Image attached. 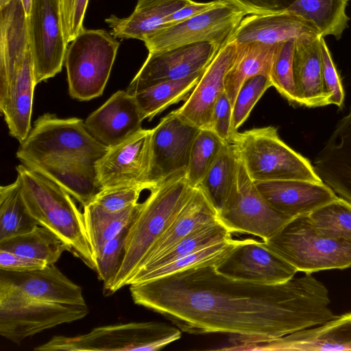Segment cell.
<instances>
[{"mask_svg":"<svg viewBox=\"0 0 351 351\" xmlns=\"http://www.w3.org/2000/svg\"><path fill=\"white\" fill-rule=\"evenodd\" d=\"M129 286L134 304L189 334L276 339L336 317L327 287L311 274L261 285L230 278L209 265Z\"/></svg>","mask_w":351,"mask_h":351,"instance_id":"6da1fadb","label":"cell"},{"mask_svg":"<svg viewBox=\"0 0 351 351\" xmlns=\"http://www.w3.org/2000/svg\"><path fill=\"white\" fill-rule=\"evenodd\" d=\"M195 188L189 184L184 171L149 190L150 194L140 203L128 228L123 262L107 291L108 294L129 285L153 244L171 224Z\"/></svg>","mask_w":351,"mask_h":351,"instance_id":"7a4b0ae2","label":"cell"},{"mask_svg":"<svg viewBox=\"0 0 351 351\" xmlns=\"http://www.w3.org/2000/svg\"><path fill=\"white\" fill-rule=\"evenodd\" d=\"M16 170L29 214L38 225L48 228L66 243L75 257L95 271L84 214L71 195L47 176L23 164L18 165Z\"/></svg>","mask_w":351,"mask_h":351,"instance_id":"3957f363","label":"cell"},{"mask_svg":"<svg viewBox=\"0 0 351 351\" xmlns=\"http://www.w3.org/2000/svg\"><path fill=\"white\" fill-rule=\"evenodd\" d=\"M254 182L322 180L311 162L287 145L274 126L236 132L230 143Z\"/></svg>","mask_w":351,"mask_h":351,"instance_id":"277c9868","label":"cell"},{"mask_svg":"<svg viewBox=\"0 0 351 351\" xmlns=\"http://www.w3.org/2000/svg\"><path fill=\"white\" fill-rule=\"evenodd\" d=\"M108 149L90 134L82 119L45 113L34 121L16 156L23 165L47 160L97 162Z\"/></svg>","mask_w":351,"mask_h":351,"instance_id":"5b68a950","label":"cell"},{"mask_svg":"<svg viewBox=\"0 0 351 351\" xmlns=\"http://www.w3.org/2000/svg\"><path fill=\"white\" fill-rule=\"evenodd\" d=\"M263 243L298 271L312 274L351 267V243L322 234L308 215L289 220Z\"/></svg>","mask_w":351,"mask_h":351,"instance_id":"8992f818","label":"cell"},{"mask_svg":"<svg viewBox=\"0 0 351 351\" xmlns=\"http://www.w3.org/2000/svg\"><path fill=\"white\" fill-rule=\"evenodd\" d=\"M180 329L158 322H142L96 327L87 333L55 335L36 351H154L180 339Z\"/></svg>","mask_w":351,"mask_h":351,"instance_id":"52a82bcc","label":"cell"},{"mask_svg":"<svg viewBox=\"0 0 351 351\" xmlns=\"http://www.w3.org/2000/svg\"><path fill=\"white\" fill-rule=\"evenodd\" d=\"M86 304L47 302L30 298L0 281V335L20 344L44 330L83 319Z\"/></svg>","mask_w":351,"mask_h":351,"instance_id":"ba28073f","label":"cell"},{"mask_svg":"<svg viewBox=\"0 0 351 351\" xmlns=\"http://www.w3.org/2000/svg\"><path fill=\"white\" fill-rule=\"evenodd\" d=\"M119 45L106 30L84 27L68 45L64 65L72 98L88 101L103 94Z\"/></svg>","mask_w":351,"mask_h":351,"instance_id":"9c48e42d","label":"cell"},{"mask_svg":"<svg viewBox=\"0 0 351 351\" xmlns=\"http://www.w3.org/2000/svg\"><path fill=\"white\" fill-rule=\"evenodd\" d=\"M36 85L28 40L0 47V110L10 134L20 143L31 128Z\"/></svg>","mask_w":351,"mask_h":351,"instance_id":"30bf717a","label":"cell"},{"mask_svg":"<svg viewBox=\"0 0 351 351\" xmlns=\"http://www.w3.org/2000/svg\"><path fill=\"white\" fill-rule=\"evenodd\" d=\"M245 15L244 11L227 2L178 23L160 27L146 35L142 41L149 53L204 42L221 48L231 40Z\"/></svg>","mask_w":351,"mask_h":351,"instance_id":"8fae6325","label":"cell"},{"mask_svg":"<svg viewBox=\"0 0 351 351\" xmlns=\"http://www.w3.org/2000/svg\"><path fill=\"white\" fill-rule=\"evenodd\" d=\"M218 217L232 234H249L263 241L291 220L267 203L240 160L235 191L226 206L218 213Z\"/></svg>","mask_w":351,"mask_h":351,"instance_id":"7c38bea8","label":"cell"},{"mask_svg":"<svg viewBox=\"0 0 351 351\" xmlns=\"http://www.w3.org/2000/svg\"><path fill=\"white\" fill-rule=\"evenodd\" d=\"M36 84L62 71L68 44L64 38L58 0H33L27 16Z\"/></svg>","mask_w":351,"mask_h":351,"instance_id":"4fadbf2b","label":"cell"},{"mask_svg":"<svg viewBox=\"0 0 351 351\" xmlns=\"http://www.w3.org/2000/svg\"><path fill=\"white\" fill-rule=\"evenodd\" d=\"M228 340L223 350H351V312L276 339L230 337Z\"/></svg>","mask_w":351,"mask_h":351,"instance_id":"5bb4252c","label":"cell"},{"mask_svg":"<svg viewBox=\"0 0 351 351\" xmlns=\"http://www.w3.org/2000/svg\"><path fill=\"white\" fill-rule=\"evenodd\" d=\"M152 129H141L123 143L109 148L96 163L99 182L103 188L143 186L150 190L151 141Z\"/></svg>","mask_w":351,"mask_h":351,"instance_id":"9a60e30c","label":"cell"},{"mask_svg":"<svg viewBox=\"0 0 351 351\" xmlns=\"http://www.w3.org/2000/svg\"><path fill=\"white\" fill-rule=\"evenodd\" d=\"M220 48L204 42L149 53L126 90L130 95L162 82L203 71Z\"/></svg>","mask_w":351,"mask_h":351,"instance_id":"2e32d148","label":"cell"},{"mask_svg":"<svg viewBox=\"0 0 351 351\" xmlns=\"http://www.w3.org/2000/svg\"><path fill=\"white\" fill-rule=\"evenodd\" d=\"M230 278L261 285L287 282L298 270L255 239H239L232 252L215 266Z\"/></svg>","mask_w":351,"mask_h":351,"instance_id":"e0dca14e","label":"cell"},{"mask_svg":"<svg viewBox=\"0 0 351 351\" xmlns=\"http://www.w3.org/2000/svg\"><path fill=\"white\" fill-rule=\"evenodd\" d=\"M199 130L182 120L175 110L152 129L149 182L154 186L186 170L191 146Z\"/></svg>","mask_w":351,"mask_h":351,"instance_id":"ac0fdd59","label":"cell"},{"mask_svg":"<svg viewBox=\"0 0 351 351\" xmlns=\"http://www.w3.org/2000/svg\"><path fill=\"white\" fill-rule=\"evenodd\" d=\"M236 53L237 43L232 39L218 50L183 105L175 110L182 120L199 129H210L214 105L225 91L226 75Z\"/></svg>","mask_w":351,"mask_h":351,"instance_id":"d6986e66","label":"cell"},{"mask_svg":"<svg viewBox=\"0 0 351 351\" xmlns=\"http://www.w3.org/2000/svg\"><path fill=\"white\" fill-rule=\"evenodd\" d=\"M254 183L267 203L289 219L308 215L317 208L339 197L323 182L282 180Z\"/></svg>","mask_w":351,"mask_h":351,"instance_id":"ffe728a7","label":"cell"},{"mask_svg":"<svg viewBox=\"0 0 351 351\" xmlns=\"http://www.w3.org/2000/svg\"><path fill=\"white\" fill-rule=\"evenodd\" d=\"M143 120L134 97L120 90L90 114L84 123L95 139L111 148L141 130Z\"/></svg>","mask_w":351,"mask_h":351,"instance_id":"44dd1931","label":"cell"},{"mask_svg":"<svg viewBox=\"0 0 351 351\" xmlns=\"http://www.w3.org/2000/svg\"><path fill=\"white\" fill-rule=\"evenodd\" d=\"M320 36L310 23L285 9L271 13L245 15L231 39L237 43L258 42L277 45Z\"/></svg>","mask_w":351,"mask_h":351,"instance_id":"7402d4cb","label":"cell"},{"mask_svg":"<svg viewBox=\"0 0 351 351\" xmlns=\"http://www.w3.org/2000/svg\"><path fill=\"white\" fill-rule=\"evenodd\" d=\"M313 167L323 182L351 204V107L337 122Z\"/></svg>","mask_w":351,"mask_h":351,"instance_id":"603a6c76","label":"cell"},{"mask_svg":"<svg viewBox=\"0 0 351 351\" xmlns=\"http://www.w3.org/2000/svg\"><path fill=\"white\" fill-rule=\"evenodd\" d=\"M0 281L37 300L86 304L82 288L67 278L54 264L23 272L1 270Z\"/></svg>","mask_w":351,"mask_h":351,"instance_id":"cb8c5ba5","label":"cell"},{"mask_svg":"<svg viewBox=\"0 0 351 351\" xmlns=\"http://www.w3.org/2000/svg\"><path fill=\"white\" fill-rule=\"evenodd\" d=\"M320 37L295 43L293 72L296 104L308 108L327 106L330 97L324 81Z\"/></svg>","mask_w":351,"mask_h":351,"instance_id":"d4e9b609","label":"cell"},{"mask_svg":"<svg viewBox=\"0 0 351 351\" xmlns=\"http://www.w3.org/2000/svg\"><path fill=\"white\" fill-rule=\"evenodd\" d=\"M219 220L214 205L196 187L171 224L153 244L139 268L154 261L191 232Z\"/></svg>","mask_w":351,"mask_h":351,"instance_id":"484cf974","label":"cell"},{"mask_svg":"<svg viewBox=\"0 0 351 351\" xmlns=\"http://www.w3.org/2000/svg\"><path fill=\"white\" fill-rule=\"evenodd\" d=\"M96 163L47 160L25 165L57 183L84 207L93 202L103 189L97 178Z\"/></svg>","mask_w":351,"mask_h":351,"instance_id":"4316f807","label":"cell"},{"mask_svg":"<svg viewBox=\"0 0 351 351\" xmlns=\"http://www.w3.org/2000/svg\"><path fill=\"white\" fill-rule=\"evenodd\" d=\"M193 0H138L134 12L126 18L111 15L105 21L114 38H143L160 28L171 14L193 2Z\"/></svg>","mask_w":351,"mask_h":351,"instance_id":"83f0119b","label":"cell"},{"mask_svg":"<svg viewBox=\"0 0 351 351\" xmlns=\"http://www.w3.org/2000/svg\"><path fill=\"white\" fill-rule=\"evenodd\" d=\"M277 45L237 43L236 56L225 79V92L232 106L248 79L258 75L269 77Z\"/></svg>","mask_w":351,"mask_h":351,"instance_id":"f1b7e54d","label":"cell"},{"mask_svg":"<svg viewBox=\"0 0 351 351\" xmlns=\"http://www.w3.org/2000/svg\"><path fill=\"white\" fill-rule=\"evenodd\" d=\"M348 0H293L287 10L310 23L322 37L341 38L348 26Z\"/></svg>","mask_w":351,"mask_h":351,"instance_id":"f546056e","label":"cell"},{"mask_svg":"<svg viewBox=\"0 0 351 351\" xmlns=\"http://www.w3.org/2000/svg\"><path fill=\"white\" fill-rule=\"evenodd\" d=\"M239 165V159L233 146L226 143L197 186L205 193L218 213L226 206L235 191Z\"/></svg>","mask_w":351,"mask_h":351,"instance_id":"4dcf8cb0","label":"cell"},{"mask_svg":"<svg viewBox=\"0 0 351 351\" xmlns=\"http://www.w3.org/2000/svg\"><path fill=\"white\" fill-rule=\"evenodd\" d=\"M203 71L182 79L158 83L133 94L143 119L151 120L171 105L185 101Z\"/></svg>","mask_w":351,"mask_h":351,"instance_id":"1f68e13d","label":"cell"},{"mask_svg":"<svg viewBox=\"0 0 351 351\" xmlns=\"http://www.w3.org/2000/svg\"><path fill=\"white\" fill-rule=\"evenodd\" d=\"M0 250L55 264L70 248L48 228L38 225L32 231L0 241Z\"/></svg>","mask_w":351,"mask_h":351,"instance_id":"d6a6232c","label":"cell"},{"mask_svg":"<svg viewBox=\"0 0 351 351\" xmlns=\"http://www.w3.org/2000/svg\"><path fill=\"white\" fill-rule=\"evenodd\" d=\"M139 206L140 203L117 212L104 210L93 202L84 207L86 230L94 254L106 241L130 226Z\"/></svg>","mask_w":351,"mask_h":351,"instance_id":"836d02e7","label":"cell"},{"mask_svg":"<svg viewBox=\"0 0 351 351\" xmlns=\"http://www.w3.org/2000/svg\"><path fill=\"white\" fill-rule=\"evenodd\" d=\"M38 225L23 198L21 185L14 182L0 187V241L27 233Z\"/></svg>","mask_w":351,"mask_h":351,"instance_id":"e575fe53","label":"cell"},{"mask_svg":"<svg viewBox=\"0 0 351 351\" xmlns=\"http://www.w3.org/2000/svg\"><path fill=\"white\" fill-rule=\"evenodd\" d=\"M239 242V239L232 238L204 247L167 264L134 276L129 285L159 278L194 267L216 266L232 252Z\"/></svg>","mask_w":351,"mask_h":351,"instance_id":"d590c367","label":"cell"},{"mask_svg":"<svg viewBox=\"0 0 351 351\" xmlns=\"http://www.w3.org/2000/svg\"><path fill=\"white\" fill-rule=\"evenodd\" d=\"M232 234L219 220L206 225L191 232L154 261L140 267L134 276L167 264L204 247L230 239Z\"/></svg>","mask_w":351,"mask_h":351,"instance_id":"8d00e7d4","label":"cell"},{"mask_svg":"<svg viewBox=\"0 0 351 351\" xmlns=\"http://www.w3.org/2000/svg\"><path fill=\"white\" fill-rule=\"evenodd\" d=\"M227 143L210 129H200L190 152L186 178L189 184L197 187Z\"/></svg>","mask_w":351,"mask_h":351,"instance_id":"74e56055","label":"cell"},{"mask_svg":"<svg viewBox=\"0 0 351 351\" xmlns=\"http://www.w3.org/2000/svg\"><path fill=\"white\" fill-rule=\"evenodd\" d=\"M308 217L322 234L351 243V204L343 198L317 208Z\"/></svg>","mask_w":351,"mask_h":351,"instance_id":"f35d334b","label":"cell"},{"mask_svg":"<svg viewBox=\"0 0 351 351\" xmlns=\"http://www.w3.org/2000/svg\"><path fill=\"white\" fill-rule=\"evenodd\" d=\"M295 43L287 41L277 45L269 75L272 86L292 104H296L293 72Z\"/></svg>","mask_w":351,"mask_h":351,"instance_id":"ab89813d","label":"cell"},{"mask_svg":"<svg viewBox=\"0 0 351 351\" xmlns=\"http://www.w3.org/2000/svg\"><path fill=\"white\" fill-rule=\"evenodd\" d=\"M130 227V226H129ZM129 227L106 241L95 254V271L108 291L117 274L123 258L125 238Z\"/></svg>","mask_w":351,"mask_h":351,"instance_id":"60d3db41","label":"cell"},{"mask_svg":"<svg viewBox=\"0 0 351 351\" xmlns=\"http://www.w3.org/2000/svg\"><path fill=\"white\" fill-rule=\"evenodd\" d=\"M271 86L272 85L269 77L264 75L254 76L243 84L232 105L234 134L238 132V129L248 118L254 106Z\"/></svg>","mask_w":351,"mask_h":351,"instance_id":"b9f144b4","label":"cell"},{"mask_svg":"<svg viewBox=\"0 0 351 351\" xmlns=\"http://www.w3.org/2000/svg\"><path fill=\"white\" fill-rule=\"evenodd\" d=\"M145 189L136 185L103 188L93 202L107 211H120L138 204L140 194Z\"/></svg>","mask_w":351,"mask_h":351,"instance_id":"7bdbcfd3","label":"cell"},{"mask_svg":"<svg viewBox=\"0 0 351 351\" xmlns=\"http://www.w3.org/2000/svg\"><path fill=\"white\" fill-rule=\"evenodd\" d=\"M88 0H58L62 32L69 45L83 29Z\"/></svg>","mask_w":351,"mask_h":351,"instance_id":"ee69618b","label":"cell"},{"mask_svg":"<svg viewBox=\"0 0 351 351\" xmlns=\"http://www.w3.org/2000/svg\"><path fill=\"white\" fill-rule=\"evenodd\" d=\"M323 76L326 88L330 95L328 105L334 104L341 108L344 102V91L336 66L324 37L319 38Z\"/></svg>","mask_w":351,"mask_h":351,"instance_id":"f6af8a7d","label":"cell"},{"mask_svg":"<svg viewBox=\"0 0 351 351\" xmlns=\"http://www.w3.org/2000/svg\"><path fill=\"white\" fill-rule=\"evenodd\" d=\"M210 129L226 143H230L234 134L232 130V106L225 91L214 105Z\"/></svg>","mask_w":351,"mask_h":351,"instance_id":"bcb514c9","label":"cell"},{"mask_svg":"<svg viewBox=\"0 0 351 351\" xmlns=\"http://www.w3.org/2000/svg\"><path fill=\"white\" fill-rule=\"evenodd\" d=\"M45 262L0 250V270L23 272L42 269Z\"/></svg>","mask_w":351,"mask_h":351,"instance_id":"7dc6e473","label":"cell"},{"mask_svg":"<svg viewBox=\"0 0 351 351\" xmlns=\"http://www.w3.org/2000/svg\"><path fill=\"white\" fill-rule=\"evenodd\" d=\"M239 8L247 14H267L287 9L289 0H224Z\"/></svg>","mask_w":351,"mask_h":351,"instance_id":"c3c4849f","label":"cell"},{"mask_svg":"<svg viewBox=\"0 0 351 351\" xmlns=\"http://www.w3.org/2000/svg\"><path fill=\"white\" fill-rule=\"evenodd\" d=\"M227 3L224 0H214L209 2H195L193 1L184 6L181 9L169 15L164 24L160 27H167L172 25L190 18L199 15L202 13L208 12L217 7L221 6ZM159 29V28H158Z\"/></svg>","mask_w":351,"mask_h":351,"instance_id":"681fc988","label":"cell"},{"mask_svg":"<svg viewBox=\"0 0 351 351\" xmlns=\"http://www.w3.org/2000/svg\"><path fill=\"white\" fill-rule=\"evenodd\" d=\"M27 16L30 14L33 0H21Z\"/></svg>","mask_w":351,"mask_h":351,"instance_id":"f907efd6","label":"cell"},{"mask_svg":"<svg viewBox=\"0 0 351 351\" xmlns=\"http://www.w3.org/2000/svg\"><path fill=\"white\" fill-rule=\"evenodd\" d=\"M12 0H0V8L8 5Z\"/></svg>","mask_w":351,"mask_h":351,"instance_id":"816d5d0a","label":"cell"}]
</instances>
